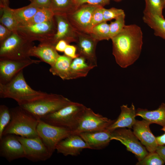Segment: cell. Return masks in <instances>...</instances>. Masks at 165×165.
<instances>
[{"mask_svg": "<svg viewBox=\"0 0 165 165\" xmlns=\"http://www.w3.org/2000/svg\"><path fill=\"white\" fill-rule=\"evenodd\" d=\"M111 40L112 54L121 67L126 68L132 65L139 57L143 44V33L138 25H125Z\"/></svg>", "mask_w": 165, "mask_h": 165, "instance_id": "1", "label": "cell"}, {"mask_svg": "<svg viewBox=\"0 0 165 165\" xmlns=\"http://www.w3.org/2000/svg\"><path fill=\"white\" fill-rule=\"evenodd\" d=\"M46 93L32 89L26 81L23 70L7 83H0V97L12 99L19 105L33 101Z\"/></svg>", "mask_w": 165, "mask_h": 165, "instance_id": "2", "label": "cell"}, {"mask_svg": "<svg viewBox=\"0 0 165 165\" xmlns=\"http://www.w3.org/2000/svg\"><path fill=\"white\" fill-rule=\"evenodd\" d=\"M10 109L11 119L5 129L2 136L13 134L27 138L38 136L37 127L39 120L19 105Z\"/></svg>", "mask_w": 165, "mask_h": 165, "instance_id": "3", "label": "cell"}, {"mask_svg": "<svg viewBox=\"0 0 165 165\" xmlns=\"http://www.w3.org/2000/svg\"><path fill=\"white\" fill-rule=\"evenodd\" d=\"M86 106L72 101L57 112L40 120L59 127L73 131L78 127L83 115Z\"/></svg>", "mask_w": 165, "mask_h": 165, "instance_id": "4", "label": "cell"}, {"mask_svg": "<svg viewBox=\"0 0 165 165\" xmlns=\"http://www.w3.org/2000/svg\"><path fill=\"white\" fill-rule=\"evenodd\" d=\"M72 102L62 95L46 93L36 100L19 106L37 119L40 120L57 112Z\"/></svg>", "mask_w": 165, "mask_h": 165, "instance_id": "5", "label": "cell"}, {"mask_svg": "<svg viewBox=\"0 0 165 165\" xmlns=\"http://www.w3.org/2000/svg\"><path fill=\"white\" fill-rule=\"evenodd\" d=\"M34 46L32 42L17 32L0 44V60H19L30 58V51Z\"/></svg>", "mask_w": 165, "mask_h": 165, "instance_id": "6", "label": "cell"}, {"mask_svg": "<svg viewBox=\"0 0 165 165\" xmlns=\"http://www.w3.org/2000/svg\"><path fill=\"white\" fill-rule=\"evenodd\" d=\"M54 18L52 20L35 24L18 26L17 32L21 36L31 42H47L56 32Z\"/></svg>", "mask_w": 165, "mask_h": 165, "instance_id": "7", "label": "cell"}, {"mask_svg": "<svg viewBox=\"0 0 165 165\" xmlns=\"http://www.w3.org/2000/svg\"><path fill=\"white\" fill-rule=\"evenodd\" d=\"M37 131L38 136L52 154L57 144L72 134V131L69 130L52 125L40 119Z\"/></svg>", "mask_w": 165, "mask_h": 165, "instance_id": "8", "label": "cell"}, {"mask_svg": "<svg viewBox=\"0 0 165 165\" xmlns=\"http://www.w3.org/2000/svg\"><path fill=\"white\" fill-rule=\"evenodd\" d=\"M115 121L95 113L90 108L86 107L78 127L72 132V134L79 135L83 132L102 131L107 129Z\"/></svg>", "mask_w": 165, "mask_h": 165, "instance_id": "9", "label": "cell"}, {"mask_svg": "<svg viewBox=\"0 0 165 165\" xmlns=\"http://www.w3.org/2000/svg\"><path fill=\"white\" fill-rule=\"evenodd\" d=\"M16 136L23 146L24 158L30 161H44L50 159L52 155L39 137L27 138Z\"/></svg>", "mask_w": 165, "mask_h": 165, "instance_id": "10", "label": "cell"}, {"mask_svg": "<svg viewBox=\"0 0 165 165\" xmlns=\"http://www.w3.org/2000/svg\"><path fill=\"white\" fill-rule=\"evenodd\" d=\"M120 142L127 150L133 153L138 161L142 159L148 153L146 148L130 129L125 128L116 129L112 132L111 140Z\"/></svg>", "mask_w": 165, "mask_h": 165, "instance_id": "11", "label": "cell"}, {"mask_svg": "<svg viewBox=\"0 0 165 165\" xmlns=\"http://www.w3.org/2000/svg\"><path fill=\"white\" fill-rule=\"evenodd\" d=\"M54 18L56 24V32L46 42L55 46L61 40L66 41L68 44L76 41V30L71 23L67 15L56 14L54 15Z\"/></svg>", "mask_w": 165, "mask_h": 165, "instance_id": "12", "label": "cell"}, {"mask_svg": "<svg viewBox=\"0 0 165 165\" xmlns=\"http://www.w3.org/2000/svg\"><path fill=\"white\" fill-rule=\"evenodd\" d=\"M41 61L31 58L19 60H0V83H7L25 67Z\"/></svg>", "mask_w": 165, "mask_h": 165, "instance_id": "13", "label": "cell"}, {"mask_svg": "<svg viewBox=\"0 0 165 165\" xmlns=\"http://www.w3.org/2000/svg\"><path fill=\"white\" fill-rule=\"evenodd\" d=\"M0 156L9 162L24 157L23 146L16 135L7 134L2 136L0 139Z\"/></svg>", "mask_w": 165, "mask_h": 165, "instance_id": "14", "label": "cell"}, {"mask_svg": "<svg viewBox=\"0 0 165 165\" xmlns=\"http://www.w3.org/2000/svg\"><path fill=\"white\" fill-rule=\"evenodd\" d=\"M84 149L90 148L79 135L71 134L61 141L56 150L57 153L65 156H77Z\"/></svg>", "mask_w": 165, "mask_h": 165, "instance_id": "15", "label": "cell"}, {"mask_svg": "<svg viewBox=\"0 0 165 165\" xmlns=\"http://www.w3.org/2000/svg\"><path fill=\"white\" fill-rule=\"evenodd\" d=\"M151 124L144 119L136 120L133 128V132L142 144L144 145L149 152H155L158 145L156 137L150 130L149 126Z\"/></svg>", "mask_w": 165, "mask_h": 165, "instance_id": "16", "label": "cell"}, {"mask_svg": "<svg viewBox=\"0 0 165 165\" xmlns=\"http://www.w3.org/2000/svg\"><path fill=\"white\" fill-rule=\"evenodd\" d=\"M98 6L88 4L77 9L67 16L71 23L76 30L85 32L95 10Z\"/></svg>", "mask_w": 165, "mask_h": 165, "instance_id": "17", "label": "cell"}, {"mask_svg": "<svg viewBox=\"0 0 165 165\" xmlns=\"http://www.w3.org/2000/svg\"><path fill=\"white\" fill-rule=\"evenodd\" d=\"M77 35V49L79 55L86 58L95 66H97L95 49L97 42L89 34L87 35L84 32L76 30Z\"/></svg>", "mask_w": 165, "mask_h": 165, "instance_id": "18", "label": "cell"}, {"mask_svg": "<svg viewBox=\"0 0 165 165\" xmlns=\"http://www.w3.org/2000/svg\"><path fill=\"white\" fill-rule=\"evenodd\" d=\"M112 132L106 129L102 131L83 132L79 135L82 138L90 149L100 150L107 146L111 140Z\"/></svg>", "mask_w": 165, "mask_h": 165, "instance_id": "19", "label": "cell"}, {"mask_svg": "<svg viewBox=\"0 0 165 165\" xmlns=\"http://www.w3.org/2000/svg\"><path fill=\"white\" fill-rule=\"evenodd\" d=\"M120 108L121 112L118 118L107 128L111 132L119 128H131L136 121V111L133 103L130 107L127 105H123Z\"/></svg>", "mask_w": 165, "mask_h": 165, "instance_id": "20", "label": "cell"}, {"mask_svg": "<svg viewBox=\"0 0 165 165\" xmlns=\"http://www.w3.org/2000/svg\"><path fill=\"white\" fill-rule=\"evenodd\" d=\"M30 56L38 58L50 66L56 62L59 55L55 46L46 42H40L37 46H34L30 52Z\"/></svg>", "mask_w": 165, "mask_h": 165, "instance_id": "21", "label": "cell"}, {"mask_svg": "<svg viewBox=\"0 0 165 165\" xmlns=\"http://www.w3.org/2000/svg\"><path fill=\"white\" fill-rule=\"evenodd\" d=\"M95 67L86 58L79 55L72 59L70 66L69 80L85 77Z\"/></svg>", "mask_w": 165, "mask_h": 165, "instance_id": "22", "label": "cell"}, {"mask_svg": "<svg viewBox=\"0 0 165 165\" xmlns=\"http://www.w3.org/2000/svg\"><path fill=\"white\" fill-rule=\"evenodd\" d=\"M136 115L141 117L151 124L156 123L163 127H165V103H162L156 109L149 110L138 108Z\"/></svg>", "mask_w": 165, "mask_h": 165, "instance_id": "23", "label": "cell"}, {"mask_svg": "<svg viewBox=\"0 0 165 165\" xmlns=\"http://www.w3.org/2000/svg\"><path fill=\"white\" fill-rule=\"evenodd\" d=\"M142 19L154 31L156 36L165 40V19L158 15L144 11Z\"/></svg>", "mask_w": 165, "mask_h": 165, "instance_id": "24", "label": "cell"}, {"mask_svg": "<svg viewBox=\"0 0 165 165\" xmlns=\"http://www.w3.org/2000/svg\"><path fill=\"white\" fill-rule=\"evenodd\" d=\"M72 59L65 55H59L54 64L50 66V72L63 80H69L70 66Z\"/></svg>", "mask_w": 165, "mask_h": 165, "instance_id": "25", "label": "cell"}, {"mask_svg": "<svg viewBox=\"0 0 165 165\" xmlns=\"http://www.w3.org/2000/svg\"><path fill=\"white\" fill-rule=\"evenodd\" d=\"M39 8L30 4L24 7L11 9L19 26L25 25L33 16Z\"/></svg>", "mask_w": 165, "mask_h": 165, "instance_id": "26", "label": "cell"}, {"mask_svg": "<svg viewBox=\"0 0 165 165\" xmlns=\"http://www.w3.org/2000/svg\"><path fill=\"white\" fill-rule=\"evenodd\" d=\"M50 3L55 14L67 15L77 9L73 0H50Z\"/></svg>", "mask_w": 165, "mask_h": 165, "instance_id": "27", "label": "cell"}, {"mask_svg": "<svg viewBox=\"0 0 165 165\" xmlns=\"http://www.w3.org/2000/svg\"><path fill=\"white\" fill-rule=\"evenodd\" d=\"M0 24L12 32H16L18 25L13 15L11 8L9 7H0Z\"/></svg>", "mask_w": 165, "mask_h": 165, "instance_id": "28", "label": "cell"}, {"mask_svg": "<svg viewBox=\"0 0 165 165\" xmlns=\"http://www.w3.org/2000/svg\"><path fill=\"white\" fill-rule=\"evenodd\" d=\"M54 12L51 8H39L33 16L24 25H32L51 20L54 18Z\"/></svg>", "mask_w": 165, "mask_h": 165, "instance_id": "29", "label": "cell"}, {"mask_svg": "<svg viewBox=\"0 0 165 165\" xmlns=\"http://www.w3.org/2000/svg\"><path fill=\"white\" fill-rule=\"evenodd\" d=\"M97 41L110 39L109 24L103 21L94 27L89 34Z\"/></svg>", "mask_w": 165, "mask_h": 165, "instance_id": "30", "label": "cell"}, {"mask_svg": "<svg viewBox=\"0 0 165 165\" xmlns=\"http://www.w3.org/2000/svg\"><path fill=\"white\" fill-rule=\"evenodd\" d=\"M11 118L10 109L6 105H0V139L2 136L3 132L9 123Z\"/></svg>", "mask_w": 165, "mask_h": 165, "instance_id": "31", "label": "cell"}, {"mask_svg": "<svg viewBox=\"0 0 165 165\" xmlns=\"http://www.w3.org/2000/svg\"><path fill=\"white\" fill-rule=\"evenodd\" d=\"M125 15L124 13L118 16L115 19L114 21L111 22L109 24L111 39L120 32L125 27Z\"/></svg>", "mask_w": 165, "mask_h": 165, "instance_id": "32", "label": "cell"}, {"mask_svg": "<svg viewBox=\"0 0 165 165\" xmlns=\"http://www.w3.org/2000/svg\"><path fill=\"white\" fill-rule=\"evenodd\" d=\"M145 7L144 11L155 13L163 17V10L164 6L162 0H145Z\"/></svg>", "mask_w": 165, "mask_h": 165, "instance_id": "33", "label": "cell"}, {"mask_svg": "<svg viewBox=\"0 0 165 165\" xmlns=\"http://www.w3.org/2000/svg\"><path fill=\"white\" fill-rule=\"evenodd\" d=\"M164 162L156 152H149L142 159L138 161L137 165H162Z\"/></svg>", "mask_w": 165, "mask_h": 165, "instance_id": "34", "label": "cell"}, {"mask_svg": "<svg viewBox=\"0 0 165 165\" xmlns=\"http://www.w3.org/2000/svg\"><path fill=\"white\" fill-rule=\"evenodd\" d=\"M102 6H98L95 10L91 21L85 32L89 34L92 28L97 25L104 21Z\"/></svg>", "mask_w": 165, "mask_h": 165, "instance_id": "35", "label": "cell"}, {"mask_svg": "<svg viewBox=\"0 0 165 165\" xmlns=\"http://www.w3.org/2000/svg\"><path fill=\"white\" fill-rule=\"evenodd\" d=\"M104 21H107L116 19L119 16L125 13L123 10L115 8L109 9H102Z\"/></svg>", "mask_w": 165, "mask_h": 165, "instance_id": "36", "label": "cell"}, {"mask_svg": "<svg viewBox=\"0 0 165 165\" xmlns=\"http://www.w3.org/2000/svg\"><path fill=\"white\" fill-rule=\"evenodd\" d=\"M110 0H83L78 4V8L84 3L96 6H102L108 4Z\"/></svg>", "mask_w": 165, "mask_h": 165, "instance_id": "37", "label": "cell"}, {"mask_svg": "<svg viewBox=\"0 0 165 165\" xmlns=\"http://www.w3.org/2000/svg\"><path fill=\"white\" fill-rule=\"evenodd\" d=\"M13 32L0 24V44L2 43L12 35Z\"/></svg>", "mask_w": 165, "mask_h": 165, "instance_id": "38", "label": "cell"}, {"mask_svg": "<svg viewBox=\"0 0 165 165\" xmlns=\"http://www.w3.org/2000/svg\"><path fill=\"white\" fill-rule=\"evenodd\" d=\"M77 49L75 46L68 44L64 52L65 55L73 59L79 55L76 54Z\"/></svg>", "mask_w": 165, "mask_h": 165, "instance_id": "39", "label": "cell"}, {"mask_svg": "<svg viewBox=\"0 0 165 165\" xmlns=\"http://www.w3.org/2000/svg\"><path fill=\"white\" fill-rule=\"evenodd\" d=\"M30 4L39 8H51L50 0H33Z\"/></svg>", "mask_w": 165, "mask_h": 165, "instance_id": "40", "label": "cell"}, {"mask_svg": "<svg viewBox=\"0 0 165 165\" xmlns=\"http://www.w3.org/2000/svg\"><path fill=\"white\" fill-rule=\"evenodd\" d=\"M68 44L66 41L61 40L59 41L56 44L55 48L57 51L64 52Z\"/></svg>", "mask_w": 165, "mask_h": 165, "instance_id": "41", "label": "cell"}, {"mask_svg": "<svg viewBox=\"0 0 165 165\" xmlns=\"http://www.w3.org/2000/svg\"><path fill=\"white\" fill-rule=\"evenodd\" d=\"M156 152L158 153L165 163V146L158 145Z\"/></svg>", "mask_w": 165, "mask_h": 165, "instance_id": "42", "label": "cell"}, {"mask_svg": "<svg viewBox=\"0 0 165 165\" xmlns=\"http://www.w3.org/2000/svg\"><path fill=\"white\" fill-rule=\"evenodd\" d=\"M156 139L158 145H165V133L156 137Z\"/></svg>", "mask_w": 165, "mask_h": 165, "instance_id": "43", "label": "cell"}, {"mask_svg": "<svg viewBox=\"0 0 165 165\" xmlns=\"http://www.w3.org/2000/svg\"><path fill=\"white\" fill-rule=\"evenodd\" d=\"M9 0H0V7H9Z\"/></svg>", "mask_w": 165, "mask_h": 165, "instance_id": "44", "label": "cell"}, {"mask_svg": "<svg viewBox=\"0 0 165 165\" xmlns=\"http://www.w3.org/2000/svg\"><path fill=\"white\" fill-rule=\"evenodd\" d=\"M82 0H76V1L75 2V4L77 8H78V6L79 4Z\"/></svg>", "mask_w": 165, "mask_h": 165, "instance_id": "45", "label": "cell"}, {"mask_svg": "<svg viewBox=\"0 0 165 165\" xmlns=\"http://www.w3.org/2000/svg\"><path fill=\"white\" fill-rule=\"evenodd\" d=\"M161 130L165 132V127H163V128L161 129Z\"/></svg>", "mask_w": 165, "mask_h": 165, "instance_id": "46", "label": "cell"}, {"mask_svg": "<svg viewBox=\"0 0 165 165\" xmlns=\"http://www.w3.org/2000/svg\"><path fill=\"white\" fill-rule=\"evenodd\" d=\"M164 6H165V0H162Z\"/></svg>", "mask_w": 165, "mask_h": 165, "instance_id": "47", "label": "cell"}, {"mask_svg": "<svg viewBox=\"0 0 165 165\" xmlns=\"http://www.w3.org/2000/svg\"><path fill=\"white\" fill-rule=\"evenodd\" d=\"M73 1L74 2H75H75H76V0H73Z\"/></svg>", "mask_w": 165, "mask_h": 165, "instance_id": "48", "label": "cell"}, {"mask_svg": "<svg viewBox=\"0 0 165 165\" xmlns=\"http://www.w3.org/2000/svg\"><path fill=\"white\" fill-rule=\"evenodd\" d=\"M29 1L31 2L33 1V0H29Z\"/></svg>", "mask_w": 165, "mask_h": 165, "instance_id": "49", "label": "cell"}, {"mask_svg": "<svg viewBox=\"0 0 165 165\" xmlns=\"http://www.w3.org/2000/svg\"><path fill=\"white\" fill-rule=\"evenodd\" d=\"M114 0L116 1H120L121 0Z\"/></svg>", "mask_w": 165, "mask_h": 165, "instance_id": "50", "label": "cell"}]
</instances>
